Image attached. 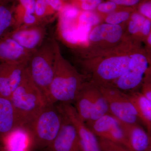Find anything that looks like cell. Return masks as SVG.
Masks as SVG:
<instances>
[{
	"label": "cell",
	"instance_id": "cell-7",
	"mask_svg": "<svg viewBox=\"0 0 151 151\" xmlns=\"http://www.w3.org/2000/svg\"><path fill=\"white\" fill-rule=\"evenodd\" d=\"M98 86L107 100L111 114L124 123L138 124L139 119L129 94L113 84Z\"/></svg>",
	"mask_w": 151,
	"mask_h": 151
},
{
	"label": "cell",
	"instance_id": "cell-11",
	"mask_svg": "<svg viewBox=\"0 0 151 151\" xmlns=\"http://www.w3.org/2000/svg\"><path fill=\"white\" fill-rule=\"evenodd\" d=\"M45 29L40 25L19 27L9 35L26 49L34 52L45 41Z\"/></svg>",
	"mask_w": 151,
	"mask_h": 151
},
{
	"label": "cell",
	"instance_id": "cell-33",
	"mask_svg": "<svg viewBox=\"0 0 151 151\" xmlns=\"http://www.w3.org/2000/svg\"><path fill=\"white\" fill-rule=\"evenodd\" d=\"M1 63L0 62V67H1Z\"/></svg>",
	"mask_w": 151,
	"mask_h": 151
},
{
	"label": "cell",
	"instance_id": "cell-34",
	"mask_svg": "<svg viewBox=\"0 0 151 151\" xmlns=\"http://www.w3.org/2000/svg\"></svg>",
	"mask_w": 151,
	"mask_h": 151
},
{
	"label": "cell",
	"instance_id": "cell-25",
	"mask_svg": "<svg viewBox=\"0 0 151 151\" xmlns=\"http://www.w3.org/2000/svg\"><path fill=\"white\" fill-rule=\"evenodd\" d=\"M55 12L47 4L44 0H36L35 15L37 18L45 17Z\"/></svg>",
	"mask_w": 151,
	"mask_h": 151
},
{
	"label": "cell",
	"instance_id": "cell-26",
	"mask_svg": "<svg viewBox=\"0 0 151 151\" xmlns=\"http://www.w3.org/2000/svg\"><path fill=\"white\" fill-rule=\"evenodd\" d=\"M141 92L151 103V62L143 79Z\"/></svg>",
	"mask_w": 151,
	"mask_h": 151
},
{
	"label": "cell",
	"instance_id": "cell-31",
	"mask_svg": "<svg viewBox=\"0 0 151 151\" xmlns=\"http://www.w3.org/2000/svg\"><path fill=\"white\" fill-rule=\"evenodd\" d=\"M145 42L147 46L146 50L151 54V29Z\"/></svg>",
	"mask_w": 151,
	"mask_h": 151
},
{
	"label": "cell",
	"instance_id": "cell-1",
	"mask_svg": "<svg viewBox=\"0 0 151 151\" xmlns=\"http://www.w3.org/2000/svg\"><path fill=\"white\" fill-rule=\"evenodd\" d=\"M55 60L54 74L49 93L50 104L59 102L71 104L84 81L82 75L61 54L59 45L54 39Z\"/></svg>",
	"mask_w": 151,
	"mask_h": 151
},
{
	"label": "cell",
	"instance_id": "cell-27",
	"mask_svg": "<svg viewBox=\"0 0 151 151\" xmlns=\"http://www.w3.org/2000/svg\"><path fill=\"white\" fill-rule=\"evenodd\" d=\"M19 1L20 4L17 9L18 12L35 14L36 0H19Z\"/></svg>",
	"mask_w": 151,
	"mask_h": 151
},
{
	"label": "cell",
	"instance_id": "cell-10",
	"mask_svg": "<svg viewBox=\"0 0 151 151\" xmlns=\"http://www.w3.org/2000/svg\"><path fill=\"white\" fill-rule=\"evenodd\" d=\"M63 114L61 128L54 141L49 147L50 151H82L75 126L63 113Z\"/></svg>",
	"mask_w": 151,
	"mask_h": 151
},
{
	"label": "cell",
	"instance_id": "cell-15",
	"mask_svg": "<svg viewBox=\"0 0 151 151\" xmlns=\"http://www.w3.org/2000/svg\"><path fill=\"white\" fill-rule=\"evenodd\" d=\"M123 30L121 25L101 24L91 30L89 36V42L92 43L100 42L114 44L122 39Z\"/></svg>",
	"mask_w": 151,
	"mask_h": 151
},
{
	"label": "cell",
	"instance_id": "cell-8",
	"mask_svg": "<svg viewBox=\"0 0 151 151\" xmlns=\"http://www.w3.org/2000/svg\"><path fill=\"white\" fill-rule=\"evenodd\" d=\"M60 107L63 114L75 126L81 151H101L98 138L80 118L75 107L71 104H62Z\"/></svg>",
	"mask_w": 151,
	"mask_h": 151
},
{
	"label": "cell",
	"instance_id": "cell-19",
	"mask_svg": "<svg viewBox=\"0 0 151 151\" xmlns=\"http://www.w3.org/2000/svg\"><path fill=\"white\" fill-rule=\"evenodd\" d=\"M135 8L124 7L118 10L103 17L105 22L109 24L120 25L122 23L129 20L131 14Z\"/></svg>",
	"mask_w": 151,
	"mask_h": 151
},
{
	"label": "cell",
	"instance_id": "cell-32",
	"mask_svg": "<svg viewBox=\"0 0 151 151\" xmlns=\"http://www.w3.org/2000/svg\"><path fill=\"white\" fill-rule=\"evenodd\" d=\"M148 151H151V144L150 146V147H149V149Z\"/></svg>",
	"mask_w": 151,
	"mask_h": 151
},
{
	"label": "cell",
	"instance_id": "cell-24",
	"mask_svg": "<svg viewBox=\"0 0 151 151\" xmlns=\"http://www.w3.org/2000/svg\"><path fill=\"white\" fill-rule=\"evenodd\" d=\"M101 151H131L122 145L103 138H98Z\"/></svg>",
	"mask_w": 151,
	"mask_h": 151
},
{
	"label": "cell",
	"instance_id": "cell-18",
	"mask_svg": "<svg viewBox=\"0 0 151 151\" xmlns=\"http://www.w3.org/2000/svg\"><path fill=\"white\" fill-rule=\"evenodd\" d=\"M132 101L139 121L144 124L147 132L151 134V103L141 92H133L128 94Z\"/></svg>",
	"mask_w": 151,
	"mask_h": 151
},
{
	"label": "cell",
	"instance_id": "cell-6",
	"mask_svg": "<svg viewBox=\"0 0 151 151\" xmlns=\"http://www.w3.org/2000/svg\"><path fill=\"white\" fill-rule=\"evenodd\" d=\"M129 68L116 81L115 86L123 91H131L139 86L151 62V54L137 42L131 55Z\"/></svg>",
	"mask_w": 151,
	"mask_h": 151
},
{
	"label": "cell",
	"instance_id": "cell-13",
	"mask_svg": "<svg viewBox=\"0 0 151 151\" xmlns=\"http://www.w3.org/2000/svg\"><path fill=\"white\" fill-rule=\"evenodd\" d=\"M99 87L93 81L83 83L74 102L78 115L84 122L90 121L94 104L95 95Z\"/></svg>",
	"mask_w": 151,
	"mask_h": 151
},
{
	"label": "cell",
	"instance_id": "cell-16",
	"mask_svg": "<svg viewBox=\"0 0 151 151\" xmlns=\"http://www.w3.org/2000/svg\"><path fill=\"white\" fill-rule=\"evenodd\" d=\"M22 127L10 99L0 97V137H3Z\"/></svg>",
	"mask_w": 151,
	"mask_h": 151
},
{
	"label": "cell",
	"instance_id": "cell-28",
	"mask_svg": "<svg viewBox=\"0 0 151 151\" xmlns=\"http://www.w3.org/2000/svg\"><path fill=\"white\" fill-rule=\"evenodd\" d=\"M135 9L143 16L151 21V0H142Z\"/></svg>",
	"mask_w": 151,
	"mask_h": 151
},
{
	"label": "cell",
	"instance_id": "cell-22",
	"mask_svg": "<svg viewBox=\"0 0 151 151\" xmlns=\"http://www.w3.org/2000/svg\"><path fill=\"white\" fill-rule=\"evenodd\" d=\"M123 7H124L118 5L113 1H107L100 3L95 9V12L103 18V17L108 14L120 9Z\"/></svg>",
	"mask_w": 151,
	"mask_h": 151
},
{
	"label": "cell",
	"instance_id": "cell-9",
	"mask_svg": "<svg viewBox=\"0 0 151 151\" xmlns=\"http://www.w3.org/2000/svg\"><path fill=\"white\" fill-rule=\"evenodd\" d=\"M27 64L1 63L0 67V97L10 99L21 82Z\"/></svg>",
	"mask_w": 151,
	"mask_h": 151
},
{
	"label": "cell",
	"instance_id": "cell-21",
	"mask_svg": "<svg viewBox=\"0 0 151 151\" xmlns=\"http://www.w3.org/2000/svg\"><path fill=\"white\" fill-rule=\"evenodd\" d=\"M12 14L9 10L4 6H0V38L13 22Z\"/></svg>",
	"mask_w": 151,
	"mask_h": 151
},
{
	"label": "cell",
	"instance_id": "cell-3",
	"mask_svg": "<svg viewBox=\"0 0 151 151\" xmlns=\"http://www.w3.org/2000/svg\"><path fill=\"white\" fill-rule=\"evenodd\" d=\"M55 50L53 40H46L34 52L27 68L33 81L49 102L50 87L54 74ZM50 104V103H49Z\"/></svg>",
	"mask_w": 151,
	"mask_h": 151
},
{
	"label": "cell",
	"instance_id": "cell-29",
	"mask_svg": "<svg viewBox=\"0 0 151 151\" xmlns=\"http://www.w3.org/2000/svg\"><path fill=\"white\" fill-rule=\"evenodd\" d=\"M116 3L118 5L127 7L135 8L142 0H107Z\"/></svg>",
	"mask_w": 151,
	"mask_h": 151
},
{
	"label": "cell",
	"instance_id": "cell-12",
	"mask_svg": "<svg viewBox=\"0 0 151 151\" xmlns=\"http://www.w3.org/2000/svg\"><path fill=\"white\" fill-rule=\"evenodd\" d=\"M33 53L9 35L0 38V62L1 63L28 64Z\"/></svg>",
	"mask_w": 151,
	"mask_h": 151
},
{
	"label": "cell",
	"instance_id": "cell-5",
	"mask_svg": "<svg viewBox=\"0 0 151 151\" xmlns=\"http://www.w3.org/2000/svg\"><path fill=\"white\" fill-rule=\"evenodd\" d=\"M136 43L129 54L112 55L92 63L86 64L93 76L94 83L98 86L112 84V83L129 70L131 53Z\"/></svg>",
	"mask_w": 151,
	"mask_h": 151
},
{
	"label": "cell",
	"instance_id": "cell-17",
	"mask_svg": "<svg viewBox=\"0 0 151 151\" xmlns=\"http://www.w3.org/2000/svg\"><path fill=\"white\" fill-rule=\"evenodd\" d=\"M1 138L6 151H27L33 142L29 131L25 127H18Z\"/></svg>",
	"mask_w": 151,
	"mask_h": 151
},
{
	"label": "cell",
	"instance_id": "cell-2",
	"mask_svg": "<svg viewBox=\"0 0 151 151\" xmlns=\"http://www.w3.org/2000/svg\"><path fill=\"white\" fill-rule=\"evenodd\" d=\"M22 127H26L49 103L33 81L27 66L21 82L10 98Z\"/></svg>",
	"mask_w": 151,
	"mask_h": 151
},
{
	"label": "cell",
	"instance_id": "cell-30",
	"mask_svg": "<svg viewBox=\"0 0 151 151\" xmlns=\"http://www.w3.org/2000/svg\"><path fill=\"white\" fill-rule=\"evenodd\" d=\"M47 4L54 12H59L64 5L63 0H44Z\"/></svg>",
	"mask_w": 151,
	"mask_h": 151
},
{
	"label": "cell",
	"instance_id": "cell-23",
	"mask_svg": "<svg viewBox=\"0 0 151 151\" xmlns=\"http://www.w3.org/2000/svg\"><path fill=\"white\" fill-rule=\"evenodd\" d=\"M72 3L79 10L82 11L95 10L102 0H71Z\"/></svg>",
	"mask_w": 151,
	"mask_h": 151
},
{
	"label": "cell",
	"instance_id": "cell-20",
	"mask_svg": "<svg viewBox=\"0 0 151 151\" xmlns=\"http://www.w3.org/2000/svg\"><path fill=\"white\" fill-rule=\"evenodd\" d=\"M102 18L95 11H81L78 16V22L93 28L99 24Z\"/></svg>",
	"mask_w": 151,
	"mask_h": 151
},
{
	"label": "cell",
	"instance_id": "cell-4",
	"mask_svg": "<svg viewBox=\"0 0 151 151\" xmlns=\"http://www.w3.org/2000/svg\"><path fill=\"white\" fill-rule=\"evenodd\" d=\"M49 104L26 127L33 142L40 146L49 147L62 125L63 114L60 107Z\"/></svg>",
	"mask_w": 151,
	"mask_h": 151
},
{
	"label": "cell",
	"instance_id": "cell-14",
	"mask_svg": "<svg viewBox=\"0 0 151 151\" xmlns=\"http://www.w3.org/2000/svg\"><path fill=\"white\" fill-rule=\"evenodd\" d=\"M119 122L126 134L132 151H148L151 145L150 136L148 132L138 123L128 124Z\"/></svg>",
	"mask_w": 151,
	"mask_h": 151
}]
</instances>
